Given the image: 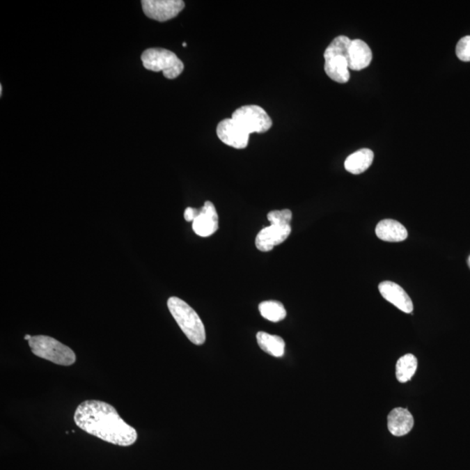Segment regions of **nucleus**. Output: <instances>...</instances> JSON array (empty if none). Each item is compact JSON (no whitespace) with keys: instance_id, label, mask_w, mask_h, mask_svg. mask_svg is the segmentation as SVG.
I'll return each mask as SVG.
<instances>
[{"instance_id":"19","label":"nucleus","mask_w":470,"mask_h":470,"mask_svg":"<svg viewBox=\"0 0 470 470\" xmlns=\"http://www.w3.org/2000/svg\"><path fill=\"white\" fill-rule=\"evenodd\" d=\"M292 212L289 209L274 210L268 212L267 219L270 224H289L291 225Z\"/></svg>"},{"instance_id":"8","label":"nucleus","mask_w":470,"mask_h":470,"mask_svg":"<svg viewBox=\"0 0 470 470\" xmlns=\"http://www.w3.org/2000/svg\"><path fill=\"white\" fill-rule=\"evenodd\" d=\"M217 136L224 144L236 149L246 148L249 145V134L244 131L232 118H226L218 124Z\"/></svg>"},{"instance_id":"9","label":"nucleus","mask_w":470,"mask_h":470,"mask_svg":"<svg viewBox=\"0 0 470 470\" xmlns=\"http://www.w3.org/2000/svg\"><path fill=\"white\" fill-rule=\"evenodd\" d=\"M292 232L291 225L270 224L260 230L256 239V245L261 252H269L288 238Z\"/></svg>"},{"instance_id":"25","label":"nucleus","mask_w":470,"mask_h":470,"mask_svg":"<svg viewBox=\"0 0 470 470\" xmlns=\"http://www.w3.org/2000/svg\"><path fill=\"white\" fill-rule=\"evenodd\" d=\"M469 264H470V258H469Z\"/></svg>"},{"instance_id":"13","label":"nucleus","mask_w":470,"mask_h":470,"mask_svg":"<svg viewBox=\"0 0 470 470\" xmlns=\"http://www.w3.org/2000/svg\"><path fill=\"white\" fill-rule=\"evenodd\" d=\"M414 426V418L409 410L397 407L389 413L388 428L395 437H402L409 434Z\"/></svg>"},{"instance_id":"23","label":"nucleus","mask_w":470,"mask_h":470,"mask_svg":"<svg viewBox=\"0 0 470 470\" xmlns=\"http://www.w3.org/2000/svg\"><path fill=\"white\" fill-rule=\"evenodd\" d=\"M3 87L2 85H0V96H2Z\"/></svg>"},{"instance_id":"16","label":"nucleus","mask_w":470,"mask_h":470,"mask_svg":"<svg viewBox=\"0 0 470 470\" xmlns=\"http://www.w3.org/2000/svg\"><path fill=\"white\" fill-rule=\"evenodd\" d=\"M257 343L260 347L267 354L274 357H283L285 353V341L281 337L273 336L266 332L257 334Z\"/></svg>"},{"instance_id":"24","label":"nucleus","mask_w":470,"mask_h":470,"mask_svg":"<svg viewBox=\"0 0 470 470\" xmlns=\"http://www.w3.org/2000/svg\"><path fill=\"white\" fill-rule=\"evenodd\" d=\"M183 47H187V43H183Z\"/></svg>"},{"instance_id":"11","label":"nucleus","mask_w":470,"mask_h":470,"mask_svg":"<svg viewBox=\"0 0 470 470\" xmlns=\"http://www.w3.org/2000/svg\"><path fill=\"white\" fill-rule=\"evenodd\" d=\"M379 291L386 301L391 303L400 311L412 313L414 309L412 299L400 285L392 281H383L379 285Z\"/></svg>"},{"instance_id":"6","label":"nucleus","mask_w":470,"mask_h":470,"mask_svg":"<svg viewBox=\"0 0 470 470\" xmlns=\"http://www.w3.org/2000/svg\"><path fill=\"white\" fill-rule=\"evenodd\" d=\"M232 118L249 135L253 132L263 134L269 130L273 125L267 111L256 104L238 108L233 111Z\"/></svg>"},{"instance_id":"20","label":"nucleus","mask_w":470,"mask_h":470,"mask_svg":"<svg viewBox=\"0 0 470 470\" xmlns=\"http://www.w3.org/2000/svg\"><path fill=\"white\" fill-rule=\"evenodd\" d=\"M455 54L460 61L470 62V36L463 37L459 40Z\"/></svg>"},{"instance_id":"14","label":"nucleus","mask_w":470,"mask_h":470,"mask_svg":"<svg viewBox=\"0 0 470 470\" xmlns=\"http://www.w3.org/2000/svg\"><path fill=\"white\" fill-rule=\"evenodd\" d=\"M379 239L389 242H400L407 238V231L402 224L395 219H383L375 228Z\"/></svg>"},{"instance_id":"12","label":"nucleus","mask_w":470,"mask_h":470,"mask_svg":"<svg viewBox=\"0 0 470 470\" xmlns=\"http://www.w3.org/2000/svg\"><path fill=\"white\" fill-rule=\"evenodd\" d=\"M372 51L367 43L361 40L351 41L348 51V65L354 71L367 68L372 61Z\"/></svg>"},{"instance_id":"18","label":"nucleus","mask_w":470,"mask_h":470,"mask_svg":"<svg viewBox=\"0 0 470 470\" xmlns=\"http://www.w3.org/2000/svg\"><path fill=\"white\" fill-rule=\"evenodd\" d=\"M259 311L263 318L272 322H278L284 320L287 316V311L282 303L276 301L261 302L259 305Z\"/></svg>"},{"instance_id":"10","label":"nucleus","mask_w":470,"mask_h":470,"mask_svg":"<svg viewBox=\"0 0 470 470\" xmlns=\"http://www.w3.org/2000/svg\"><path fill=\"white\" fill-rule=\"evenodd\" d=\"M219 228V216L214 205L205 201L200 214L193 221V229L197 235L208 237L214 235Z\"/></svg>"},{"instance_id":"5","label":"nucleus","mask_w":470,"mask_h":470,"mask_svg":"<svg viewBox=\"0 0 470 470\" xmlns=\"http://www.w3.org/2000/svg\"><path fill=\"white\" fill-rule=\"evenodd\" d=\"M143 66L149 71L162 72L169 79H176L184 70L183 62L174 52L164 48H150L141 55Z\"/></svg>"},{"instance_id":"3","label":"nucleus","mask_w":470,"mask_h":470,"mask_svg":"<svg viewBox=\"0 0 470 470\" xmlns=\"http://www.w3.org/2000/svg\"><path fill=\"white\" fill-rule=\"evenodd\" d=\"M351 40L346 36H339L334 38L324 52L325 65L324 69L327 75L334 81L344 84L350 79L348 71V51Z\"/></svg>"},{"instance_id":"2","label":"nucleus","mask_w":470,"mask_h":470,"mask_svg":"<svg viewBox=\"0 0 470 470\" xmlns=\"http://www.w3.org/2000/svg\"><path fill=\"white\" fill-rule=\"evenodd\" d=\"M167 306L188 340L195 345L203 344L205 330L198 313L187 302L178 297H170L167 301Z\"/></svg>"},{"instance_id":"22","label":"nucleus","mask_w":470,"mask_h":470,"mask_svg":"<svg viewBox=\"0 0 470 470\" xmlns=\"http://www.w3.org/2000/svg\"><path fill=\"white\" fill-rule=\"evenodd\" d=\"M31 337L33 336H30V334H26V336H24V340H30Z\"/></svg>"},{"instance_id":"4","label":"nucleus","mask_w":470,"mask_h":470,"mask_svg":"<svg viewBox=\"0 0 470 470\" xmlns=\"http://www.w3.org/2000/svg\"><path fill=\"white\" fill-rule=\"evenodd\" d=\"M28 343L34 355L52 363L61 366H71L75 363V352L54 338L35 336L28 340Z\"/></svg>"},{"instance_id":"15","label":"nucleus","mask_w":470,"mask_h":470,"mask_svg":"<svg viewBox=\"0 0 470 470\" xmlns=\"http://www.w3.org/2000/svg\"><path fill=\"white\" fill-rule=\"evenodd\" d=\"M374 152L370 149L363 148L352 153L345 162V169L353 174L364 173L372 165Z\"/></svg>"},{"instance_id":"21","label":"nucleus","mask_w":470,"mask_h":470,"mask_svg":"<svg viewBox=\"0 0 470 470\" xmlns=\"http://www.w3.org/2000/svg\"><path fill=\"white\" fill-rule=\"evenodd\" d=\"M200 214V209L187 207L184 212V218L187 221H194Z\"/></svg>"},{"instance_id":"17","label":"nucleus","mask_w":470,"mask_h":470,"mask_svg":"<svg viewBox=\"0 0 470 470\" xmlns=\"http://www.w3.org/2000/svg\"><path fill=\"white\" fill-rule=\"evenodd\" d=\"M418 361L414 354H407L400 357L395 367L396 378L400 382L405 383L412 379L417 370Z\"/></svg>"},{"instance_id":"7","label":"nucleus","mask_w":470,"mask_h":470,"mask_svg":"<svg viewBox=\"0 0 470 470\" xmlns=\"http://www.w3.org/2000/svg\"><path fill=\"white\" fill-rule=\"evenodd\" d=\"M141 6L149 19L165 22L178 16L184 9L185 3L181 0H143Z\"/></svg>"},{"instance_id":"1","label":"nucleus","mask_w":470,"mask_h":470,"mask_svg":"<svg viewBox=\"0 0 470 470\" xmlns=\"http://www.w3.org/2000/svg\"><path fill=\"white\" fill-rule=\"evenodd\" d=\"M73 418L80 430L109 444L128 447L137 441V431L109 403L85 400L77 407Z\"/></svg>"}]
</instances>
